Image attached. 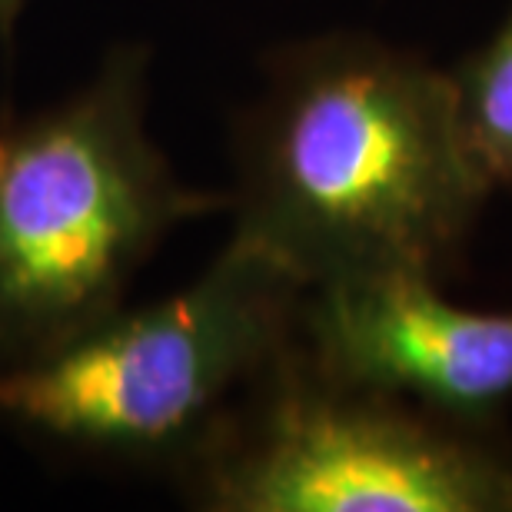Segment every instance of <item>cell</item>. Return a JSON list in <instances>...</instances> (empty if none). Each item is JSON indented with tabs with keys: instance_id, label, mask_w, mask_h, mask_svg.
Listing matches in <instances>:
<instances>
[{
	"instance_id": "3957f363",
	"label": "cell",
	"mask_w": 512,
	"mask_h": 512,
	"mask_svg": "<svg viewBox=\"0 0 512 512\" xmlns=\"http://www.w3.org/2000/svg\"><path fill=\"white\" fill-rule=\"evenodd\" d=\"M303 286L237 237L183 290L0 366V419L47 443L187 469L296 343Z\"/></svg>"
},
{
	"instance_id": "8992f818",
	"label": "cell",
	"mask_w": 512,
	"mask_h": 512,
	"mask_svg": "<svg viewBox=\"0 0 512 512\" xmlns=\"http://www.w3.org/2000/svg\"><path fill=\"white\" fill-rule=\"evenodd\" d=\"M466 147L489 187H512V10L503 27L453 70Z\"/></svg>"
},
{
	"instance_id": "52a82bcc",
	"label": "cell",
	"mask_w": 512,
	"mask_h": 512,
	"mask_svg": "<svg viewBox=\"0 0 512 512\" xmlns=\"http://www.w3.org/2000/svg\"><path fill=\"white\" fill-rule=\"evenodd\" d=\"M24 4H27V0H0V34H4V37H10V30H14Z\"/></svg>"
},
{
	"instance_id": "7a4b0ae2",
	"label": "cell",
	"mask_w": 512,
	"mask_h": 512,
	"mask_svg": "<svg viewBox=\"0 0 512 512\" xmlns=\"http://www.w3.org/2000/svg\"><path fill=\"white\" fill-rule=\"evenodd\" d=\"M227 203L183 187L147 133V50L0 120V366L40 360L124 306L173 227Z\"/></svg>"
},
{
	"instance_id": "6da1fadb",
	"label": "cell",
	"mask_w": 512,
	"mask_h": 512,
	"mask_svg": "<svg viewBox=\"0 0 512 512\" xmlns=\"http://www.w3.org/2000/svg\"><path fill=\"white\" fill-rule=\"evenodd\" d=\"M493 187L446 70L363 34L276 50L237 127L233 233L303 290L443 276Z\"/></svg>"
},
{
	"instance_id": "5b68a950",
	"label": "cell",
	"mask_w": 512,
	"mask_h": 512,
	"mask_svg": "<svg viewBox=\"0 0 512 512\" xmlns=\"http://www.w3.org/2000/svg\"><path fill=\"white\" fill-rule=\"evenodd\" d=\"M300 350L326 376L463 423L489 426L512 403V310H466L443 300L426 276H363L306 290Z\"/></svg>"
},
{
	"instance_id": "277c9868",
	"label": "cell",
	"mask_w": 512,
	"mask_h": 512,
	"mask_svg": "<svg viewBox=\"0 0 512 512\" xmlns=\"http://www.w3.org/2000/svg\"><path fill=\"white\" fill-rule=\"evenodd\" d=\"M183 473L217 512H512L489 426L326 376L300 333Z\"/></svg>"
}]
</instances>
